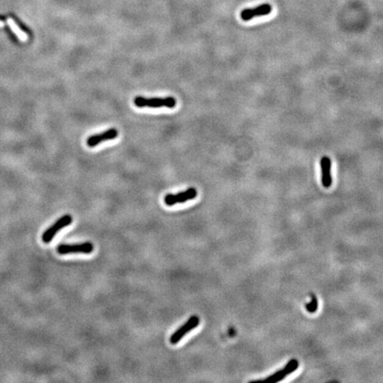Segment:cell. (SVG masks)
<instances>
[{
    "mask_svg": "<svg viewBox=\"0 0 383 383\" xmlns=\"http://www.w3.org/2000/svg\"><path fill=\"white\" fill-rule=\"evenodd\" d=\"M2 22H5L9 25V27L11 28L12 30L19 36V38L22 40L28 39V34L23 30V29L20 28V26L18 25V23L15 22V19L11 17V16H8L6 18L3 17H0V24Z\"/></svg>",
    "mask_w": 383,
    "mask_h": 383,
    "instance_id": "cell-9",
    "label": "cell"
},
{
    "mask_svg": "<svg viewBox=\"0 0 383 383\" xmlns=\"http://www.w3.org/2000/svg\"><path fill=\"white\" fill-rule=\"evenodd\" d=\"M118 136V131L115 128L106 131L104 133H100V134H95L93 136H91L87 140V145L90 147H96L99 144L102 143L106 140H115Z\"/></svg>",
    "mask_w": 383,
    "mask_h": 383,
    "instance_id": "cell-7",
    "label": "cell"
},
{
    "mask_svg": "<svg viewBox=\"0 0 383 383\" xmlns=\"http://www.w3.org/2000/svg\"><path fill=\"white\" fill-rule=\"evenodd\" d=\"M318 299L316 297L315 294H312V301L306 305V310L310 313H314L318 310Z\"/></svg>",
    "mask_w": 383,
    "mask_h": 383,
    "instance_id": "cell-11",
    "label": "cell"
},
{
    "mask_svg": "<svg viewBox=\"0 0 383 383\" xmlns=\"http://www.w3.org/2000/svg\"><path fill=\"white\" fill-rule=\"evenodd\" d=\"M272 11V5L262 4L253 8H246L240 12V19L244 22H248L252 19L269 15Z\"/></svg>",
    "mask_w": 383,
    "mask_h": 383,
    "instance_id": "cell-4",
    "label": "cell"
},
{
    "mask_svg": "<svg viewBox=\"0 0 383 383\" xmlns=\"http://www.w3.org/2000/svg\"><path fill=\"white\" fill-rule=\"evenodd\" d=\"M134 104L138 108H159L166 107L174 108L177 104L175 98H144L138 96L134 99Z\"/></svg>",
    "mask_w": 383,
    "mask_h": 383,
    "instance_id": "cell-1",
    "label": "cell"
},
{
    "mask_svg": "<svg viewBox=\"0 0 383 383\" xmlns=\"http://www.w3.org/2000/svg\"><path fill=\"white\" fill-rule=\"evenodd\" d=\"M94 249L93 244L91 242L86 243L74 244V245H60L58 247V253L60 254H91Z\"/></svg>",
    "mask_w": 383,
    "mask_h": 383,
    "instance_id": "cell-6",
    "label": "cell"
},
{
    "mask_svg": "<svg viewBox=\"0 0 383 383\" xmlns=\"http://www.w3.org/2000/svg\"><path fill=\"white\" fill-rule=\"evenodd\" d=\"M320 167H321V182L325 188H329L332 186V175H331V167L332 161L328 156H323L320 160Z\"/></svg>",
    "mask_w": 383,
    "mask_h": 383,
    "instance_id": "cell-8",
    "label": "cell"
},
{
    "mask_svg": "<svg viewBox=\"0 0 383 383\" xmlns=\"http://www.w3.org/2000/svg\"><path fill=\"white\" fill-rule=\"evenodd\" d=\"M196 196L197 190L195 188H189L178 194H167L164 198V202L165 204L168 206H173L177 203H184L186 201L194 200Z\"/></svg>",
    "mask_w": 383,
    "mask_h": 383,
    "instance_id": "cell-5",
    "label": "cell"
},
{
    "mask_svg": "<svg viewBox=\"0 0 383 383\" xmlns=\"http://www.w3.org/2000/svg\"><path fill=\"white\" fill-rule=\"evenodd\" d=\"M286 375H288V373H287L285 369L283 368L278 371V372H276L274 374H272V375L268 377L267 379H264V380H259V381H265V382L270 383L279 382L280 380H282L283 379H285Z\"/></svg>",
    "mask_w": 383,
    "mask_h": 383,
    "instance_id": "cell-10",
    "label": "cell"
},
{
    "mask_svg": "<svg viewBox=\"0 0 383 383\" xmlns=\"http://www.w3.org/2000/svg\"><path fill=\"white\" fill-rule=\"evenodd\" d=\"M199 324H200V318L198 316H191L189 319L182 326H180L179 329L175 331V333H173L171 336V338H169L171 344H179L183 337L186 336L190 331L196 328Z\"/></svg>",
    "mask_w": 383,
    "mask_h": 383,
    "instance_id": "cell-3",
    "label": "cell"
},
{
    "mask_svg": "<svg viewBox=\"0 0 383 383\" xmlns=\"http://www.w3.org/2000/svg\"><path fill=\"white\" fill-rule=\"evenodd\" d=\"M73 222V218L70 215H65L61 217V219H58L53 226H50L48 229L43 233L42 240L45 243H50L54 236L59 233L61 229L69 226Z\"/></svg>",
    "mask_w": 383,
    "mask_h": 383,
    "instance_id": "cell-2",
    "label": "cell"
}]
</instances>
